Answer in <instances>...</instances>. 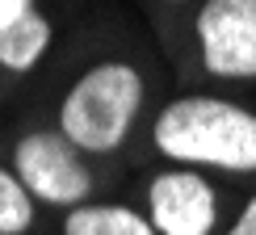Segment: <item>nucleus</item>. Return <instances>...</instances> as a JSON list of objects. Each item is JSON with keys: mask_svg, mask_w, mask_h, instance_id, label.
<instances>
[{"mask_svg": "<svg viewBox=\"0 0 256 235\" xmlns=\"http://www.w3.org/2000/svg\"><path fill=\"white\" fill-rule=\"evenodd\" d=\"M17 180L30 189L34 198L50 202V206H80L92 189L88 168L80 164L76 143L68 134L55 130H34L17 143Z\"/></svg>", "mask_w": 256, "mask_h": 235, "instance_id": "obj_3", "label": "nucleus"}, {"mask_svg": "<svg viewBox=\"0 0 256 235\" xmlns=\"http://www.w3.org/2000/svg\"><path fill=\"white\" fill-rule=\"evenodd\" d=\"M63 235H160L152 218L126 206H76L63 222Z\"/></svg>", "mask_w": 256, "mask_h": 235, "instance_id": "obj_7", "label": "nucleus"}, {"mask_svg": "<svg viewBox=\"0 0 256 235\" xmlns=\"http://www.w3.org/2000/svg\"><path fill=\"white\" fill-rule=\"evenodd\" d=\"M227 235H256V198L244 206V214L236 218V227H231Z\"/></svg>", "mask_w": 256, "mask_h": 235, "instance_id": "obj_9", "label": "nucleus"}, {"mask_svg": "<svg viewBox=\"0 0 256 235\" xmlns=\"http://www.w3.org/2000/svg\"><path fill=\"white\" fill-rule=\"evenodd\" d=\"M156 147L185 164L256 172V114L218 97H180L156 118Z\"/></svg>", "mask_w": 256, "mask_h": 235, "instance_id": "obj_1", "label": "nucleus"}, {"mask_svg": "<svg viewBox=\"0 0 256 235\" xmlns=\"http://www.w3.org/2000/svg\"><path fill=\"white\" fill-rule=\"evenodd\" d=\"M138 105H143V80L130 63H97L63 97L59 126L84 152H114L130 130Z\"/></svg>", "mask_w": 256, "mask_h": 235, "instance_id": "obj_2", "label": "nucleus"}, {"mask_svg": "<svg viewBox=\"0 0 256 235\" xmlns=\"http://www.w3.org/2000/svg\"><path fill=\"white\" fill-rule=\"evenodd\" d=\"M34 222V202L30 189L17 176L0 172V235H26Z\"/></svg>", "mask_w": 256, "mask_h": 235, "instance_id": "obj_8", "label": "nucleus"}, {"mask_svg": "<svg viewBox=\"0 0 256 235\" xmlns=\"http://www.w3.org/2000/svg\"><path fill=\"white\" fill-rule=\"evenodd\" d=\"M152 227L160 235H210L214 189L198 172H164L152 180Z\"/></svg>", "mask_w": 256, "mask_h": 235, "instance_id": "obj_5", "label": "nucleus"}, {"mask_svg": "<svg viewBox=\"0 0 256 235\" xmlns=\"http://www.w3.org/2000/svg\"><path fill=\"white\" fill-rule=\"evenodd\" d=\"M198 38L202 59L214 76H256V0H206Z\"/></svg>", "mask_w": 256, "mask_h": 235, "instance_id": "obj_4", "label": "nucleus"}, {"mask_svg": "<svg viewBox=\"0 0 256 235\" xmlns=\"http://www.w3.org/2000/svg\"><path fill=\"white\" fill-rule=\"evenodd\" d=\"M50 46V21L38 8H26L21 17L0 26V68L8 72H30Z\"/></svg>", "mask_w": 256, "mask_h": 235, "instance_id": "obj_6", "label": "nucleus"}]
</instances>
